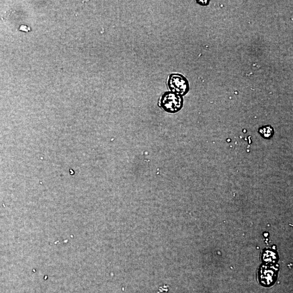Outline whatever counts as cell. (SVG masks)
Masks as SVG:
<instances>
[{"label":"cell","instance_id":"5b68a950","mask_svg":"<svg viewBox=\"0 0 293 293\" xmlns=\"http://www.w3.org/2000/svg\"><path fill=\"white\" fill-rule=\"evenodd\" d=\"M277 259L276 254L273 251H266L263 255V259L266 263H274V261Z\"/></svg>","mask_w":293,"mask_h":293},{"label":"cell","instance_id":"8992f818","mask_svg":"<svg viewBox=\"0 0 293 293\" xmlns=\"http://www.w3.org/2000/svg\"><path fill=\"white\" fill-rule=\"evenodd\" d=\"M196 2L201 6H208L210 1H208V0H199V1H197Z\"/></svg>","mask_w":293,"mask_h":293},{"label":"cell","instance_id":"3957f363","mask_svg":"<svg viewBox=\"0 0 293 293\" xmlns=\"http://www.w3.org/2000/svg\"><path fill=\"white\" fill-rule=\"evenodd\" d=\"M259 274L260 284L264 287H271L275 284L277 279V270L273 268H261Z\"/></svg>","mask_w":293,"mask_h":293},{"label":"cell","instance_id":"52a82bcc","mask_svg":"<svg viewBox=\"0 0 293 293\" xmlns=\"http://www.w3.org/2000/svg\"><path fill=\"white\" fill-rule=\"evenodd\" d=\"M22 26V27H23V29H21V30H22V31H24V32H28V31L26 30V29H28V27H27L26 26H24V25L23 26H23ZM29 30H30V29H29Z\"/></svg>","mask_w":293,"mask_h":293},{"label":"cell","instance_id":"7a4b0ae2","mask_svg":"<svg viewBox=\"0 0 293 293\" xmlns=\"http://www.w3.org/2000/svg\"><path fill=\"white\" fill-rule=\"evenodd\" d=\"M167 84L170 91L182 96H185L190 89L188 79L180 73L171 74Z\"/></svg>","mask_w":293,"mask_h":293},{"label":"cell","instance_id":"6da1fadb","mask_svg":"<svg viewBox=\"0 0 293 293\" xmlns=\"http://www.w3.org/2000/svg\"><path fill=\"white\" fill-rule=\"evenodd\" d=\"M159 105L168 113H176L183 108L184 98L171 91L166 92L161 96Z\"/></svg>","mask_w":293,"mask_h":293},{"label":"cell","instance_id":"277c9868","mask_svg":"<svg viewBox=\"0 0 293 293\" xmlns=\"http://www.w3.org/2000/svg\"><path fill=\"white\" fill-rule=\"evenodd\" d=\"M260 134L264 137V138H269L273 135V128L270 126H264L259 129Z\"/></svg>","mask_w":293,"mask_h":293}]
</instances>
